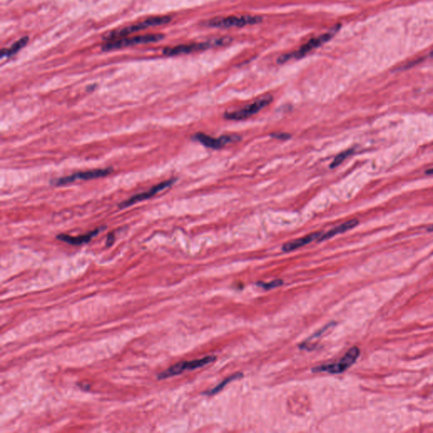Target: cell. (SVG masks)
I'll list each match as a JSON object with an SVG mask.
<instances>
[{
	"label": "cell",
	"mask_w": 433,
	"mask_h": 433,
	"mask_svg": "<svg viewBox=\"0 0 433 433\" xmlns=\"http://www.w3.org/2000/svg\"><path fill=\"white\" fill-rule=\"evenodd\" d=\"M358 224H359V221L356 220V219H352V220L345 222L343 224H341L340 225H338V226L335 227V228H333V229L328 231L327 233H322L321 237L318 239V241H324L329 240V239L333 238L334 236H338V234H340V233H345V232H347V231L350 230V229H354Z\"/></svg>",
	"instance_id": "obj_14"
},
{
	"label": "cell",
	"mask_w": 433,
	"mask_h": 433,
	"mask_svg": "<svg viewBox=\"0 0 433 433\" xmlns=\"http://www.w3.org/2000/svg\"><path fill=\"white\" fill-rule=\"evenodd\" d=\"M78 387H80V388H81V389H82V390H90L91 387L90 385H88V384H83V383H81V384H78Z\"/></svg>",
	"instance_id": "obj_21"
},
{
	"label": "cell",
	"mask_w": 433,
	"mask_h": 433,
	"mask_svg": "<svg viewBox=\"0 0 433 433\" xmlns=\"http://www.w3.org/2000/svg\"><path fill=\"white\" fill-rule=\"evenodd\" d=\"M272 136L277 139H280V140H288L291 137L288 134L286 133L273 134Z\"/></svg>",
	"instance_id": "obj_19"
},
{
	"label": "cell",
	"mask_w": 433,
	"mask_h": 433,
	"mask_svg": "<svg viewBox=\"0 0 433 433\" xmlns=\"http://www.w3.org/2000/svg\"><path fill=\"white\" fill-rule=\"evenodd\" d=\"M431 57H433V52H431Z\"/></svg>",
	"instance_id": "obj_24"
},
{
	"label": "cell",
	"mask_w": 433,
	"mask_h": 433,
	"mask_svg": "<svg viewBox=\"0 0 433 433\" xmlns=\"http://www.w3.org/2000/svg\"><path fill=\"white\" fill-rule=\"evenodd\" d=\"M283 280H281V279H275V280L272 281L270 283H257V285L261 286L264 290L269 291V290H273V288L280 287V286L283 285Z\"/></svg>",
	"instance_id": "obj_18"
},
{
	"label": "cell",
	"mask_w": 433,
	"mask_h": 433,
	"mask_svg": "<svg viewBox=\"0 0 433 433\" xmlns=\"http://www.w3.org/2000/svg\"><path fill=\"white\" fill-rule=\"evenodd\" d=\"M359 348L353 347L349 350L345 356L337 362V363H333V364L321 365L318 367H315L312 370L313 372H321V371H325L328 373L331 374H339L343 373L344 371L349 369L351 366H352L355 362H356L358 357L359 356Z\"/></svg>",
	"instance_id": "obj_7"
},
{
	"label": "cell",
	"mask_w": 433,
	"mask_h": 433,
	"mask_svg": "<svg viewBox=\"0 0 433 433\" xmlns=\"http://www.w3.org/2000/svg\"><path fill=\"white\" fill-rule=\"evenodd\" d=\"M428 230L429 231H433V225H432V226H431V228H429Z\"/></svg>",
	"instance_id": "obj_23"
},
{
	"label": "cell",
	"mask_w": 433,
	"mask_h": 433,
	"mask_svg": "<svg viewBox=\"0 0 433 433\" xmlns=\"http://www.w3.org/2000/svg\"><path fill=\"white\" fill-rule=\"evenodd\" d=\"M105 229H106V227L105 226L99 227L98 229L91 231V232L86 233V234L79 236H68V234H64V233H60V234L57 236L56 238H57L59 241L67 243V244H69V245H83V244H86V243L90 242L93 237H95L96 236H98V233H100L101 231L104 230Z\"/></svg>",
	"instance_id": "obj_12"
},
{
	"label": "cell",
	"mask_w": 433,
	"mask_h": 433,
	"mask_svg": "<svg viewBox=\"0 0 433 433\" xmlns=\"http://www.w3.org/2000/svg\"><path fill=\"white\" fill-rule=\"evenodd\" d=\"M273 102V97L268 95L264 98H260L258 100L245 106L241 110H234L232 112H226L224 114V118L228 120H243L246 119L253 115H257L261 110L268 106Z\"/></svg>",
	"instance_id": "obj_8"
},
{
	"label": "cell",
	"mask_w": 433,
	"mask_h": 433,
	"mask_svg": "<svg viewBox=\"0 0 433 433\" xmlns=\"http://www.w3.org/2000/svg\"><path fill=\"white\" fill-rule=\"evenodd\" d=\"M262 17L251 15H230L227 17H216L206 23L207 26L215 28H230V27H241L247 25L257 24L262 22Z\"/></svg>",
	"instance_id": "obj_5"
},
{
	"label": "cell",
	"mask_w": 433,
	"mask_h": 433,
	"mask_svg": "<svg viewBox=\"0 0 433 433\" xmlns=\"http://www.w3.org/2000/svg\"><path fill=\"white\" fill-rule=\"evenodd\" d=\"M338 29H339V26H335L333 30L329 31V32L322 34L321 36L315 38V39H311L308 43H305V45L300 47L299 50L281 56L279 60H278V63L279 64H283V63L287 62L291 59H300V58H302L303 56H305L306 55L307 52H311V51L313 50L315 48H318V47L322 45L324 43L329 42L335 35Z\"/></svg>",
	"instance_id": "obj_4"
},
{
	"label": "cell",
	"mask_w": 433,
	"mask_h": 433,
	"mask_svg": "<svg viewBox=\"0 0 433 433\" xmlns=\"http://www.w3.org/2000/svg\"><path fill=\"white\" fill-rule=\"evenodd\" d=\"M231 39L229 38H223V39H213V40L207 41L206 43H191V44H184L178 45L173 48H166L164 49L163 52L166 56H177V55H187L191 52H198V51L205 50L207 48L219 47V46H224L229 44Z\"/></svg>",
	"instance_id": "obj_2"
},
{
	"label": "cell",
	"mask_w": 433,
	"mask_h": 433,
	"mask_svg": "<svg viewBox=\"0 0 433 433\" xmlns=\"http://www.w3.org/2000/svg\"><path fill=\"white\" fill-rule=\"evenodd\" d=\"M170 20H171V18L169 16L150 17V18L143 21L142 22L137 23V24L131 25V26H127L124 28L118 29L115 31H111L105 36L104 39H107V41L124 39V38L129 36L130 34L137 32V31H141V30H145V29L149 28L151 26L167 24L170 22Z\"/></svg>",
	"instance_id": "obj_1"
},
{
	"label": "cell",
	"mask_w": 433,
	"mask_h": 433,
	"mask_svg": "<svg viewBox=\"0 0 433 433\" xmlns=\"http://www.w3.org/2000/svg\"><path fill=\"white\" fill-rule=\"evenodd\" d=\"M112 171L113 169L111 168H109V169H97L87 170V171L77 172V173H75V174L69 175V176H64L52 181V184L55 186H64V185L72 183V182L78 181V179L88 181V179L107 176L109 174H111Z\"/></svg>",
	"instance_id": "obj_9"
},
{
	"label": "cell",
	"mask_w": 433,
	"mask_h": 433,
	"mask_svg": "<svg viewBox=\"0 0 433 433\" xmlns=\"http://www.w3.org/2000/svg\"><path fill=\"white\" fill-rule=\"evenodd\" d=\"M175 181H176V178H170V179H168V181L157 184L156 186L152 187L149 191L133 195L131 198L127 199V201H124L123 203H120L119 205V208H127V207H130L131 205L136 204V203H138L140 202H142V201L153 197V196H154L159 191H164L165 189L170 187Z\"/></svg>",
	"instance_id": "obj_11"
},
{
	"label": "cell",
	"mask_w": 433,
	"mask_h": 433,
	"mask_svg": "<svg viewBox=\"0 0 433 433\" xmlns=\"http://www.w3.org/2000/svg\"><path fill=\"white\" fill-rule=\"evenodd\" d=\"M322 234V232H316V233H310L308 236H304L302 238L296 239L294 241L287 242L283 245L282 250L284 252H290L292 250H297L299 248L303 247L305 245H308L315 240H318Z\"/></svg>",
	"instance_id": "obj_13"
},
{
	"label": "cell",
	"mask_w": 433,
	"mask_h": 433,
	"mask_svg": "<svg viewBox=\"0 0 433 433\" xmlns=\"http://www.w3.org/2000/svg\"><path fill=\"white\" fill-rule=\"evenodd\" d=\"M28 40L29 39L27 37H24V38H22V39L17 41L16 43H14L11 46V48L10 49L3 48L2 51H1V58L5 57V56L9 57V56H11V55L16 53L18 51L24 48L25 46L26 45V43H28Z\"/></svg>",
	"instance_id": "obj_15"
},
{
	"label": "cell",
	"mask_w": 433,
	"mask_h": 433,
	"mask_svg": "<svg viewBox=\"0 0 433 433\" xmlns=\"http://www.w3.org/2000/svg\"><path fill=\"white\" fill-rule=\"evenodd\" d=\"M215 359H216L215 356H207L204 357L203 359H194V360H191V362H178L176 364L173 365L172 367H169L165 371L160 372L157 375V377L158 380H164V379L169 378L171 376H177V375H179L185 371H191V370L197 369L200 367H205V366L214 362Z\"/></svg>",
	"instance_id": "obj_6"
},
{
	"label": "cell",
	"mask_w": 433,
	"mask_h": 433,
	"mask_svg": "<svg viewBox=\"0 0 433 433\" xmlns=\"http://www.w3.org/2000/svg\"><path fill=\"white\" fill-rule=\"evenodd\" d=\"M115 234H114V233H110V234L107 236V241H106V246H107V247H110V246H111V245H112L113 244H114V242H115Z\"/></svg>",
	"instance_id": "obj_20"
},
{
	"label": "cell",
	"mask_w": 433,
	"mask_h": 433,
	"mask_svg": "<svg viewBox=\"0 0 433 433\" xmlns=\"http://www.w3.org/2000/svg\"><path fill=\"white\" fill-rule=\"evenodd\" d=\"M353 153H354V149H349V150L344 151L342 153L337 155L334 157L333 162L331 163V165H330V169H335L337 167L339 166Z\"/></svg>",
	"instance_id": "obj_17"
},
{
	"label": "cell",
	"mask_w": 433,
	"mask_h": 433,
	"mask_svg": "<svg viewBox=\"0 0 433 433\" xmlns=\"http://www.w3.org/2000/svg\"><path fill=\"white\" fill-rule=\"evenodd\" d=\"M194 139L202 143L206 148H212V149H220L224 148V146L229 143L237 142L241 140V137L238 135H226L222 136L219 138H214L212 136L206 135L204 133L195 134Z\"/></svg>",
	"instance_id": "obj_10"
},
{
	"label": "cell",
	"mask_w": 433,
	"mask_h": 433,
	"mask_svg": "<svg viewBox=\"0 0 433 433\" xmlns=\"http://www.w3.org/2000/svg\"><path fill=\"white\" fill-rule=\"evenodd\" d=\"M243 374L241 373V372L234 374V375H232V376H229V377H227L226 379H224V381L222 382L221 383H219V385L217 386V387H215L214 388H212V389H211V390L209 391H207V392H205L204 394H217V393H219L220 391L223 390V389H224V387H225V386H227V384H229V383H231V382L234 381V380H237V379L241 378Z\"/></svg>",
	"instance_id": "obj_16"
},
{
	"label": "cell",
	"mask_w": 433,
	"mask_h": 433,
	"mask_svg": "<svg viewBox=\"0 0 433 433\" xmlns=\"http://www.w3.org/2000/svg\"><path fill=\"white\" fill-rule=\"evenodd\" d=\"M426 174H429V175H433V169H428V170H426Z\"/></svg>",
	"instance_id": "obj_22"
},
{
	"label": "cell",
	"mask_w": 433,
	"mask_h": 433,
	"mask_svg": "<svg viewBox=\"0 0 433 433\" xmlns=\"http://www.w3.org/2000/svg\"><path fill=\"white\" fill-rule=\"evenodd\" d=\"M165 39L163 34H148L143 36L132 37V38H124V39H116V40L107 41L104 45H102L103 51L115 50L120 48L131 47V46L146 44V43H157Z\"/></svg>",
	"instance_id": "obj_3"
}]
</instances>
